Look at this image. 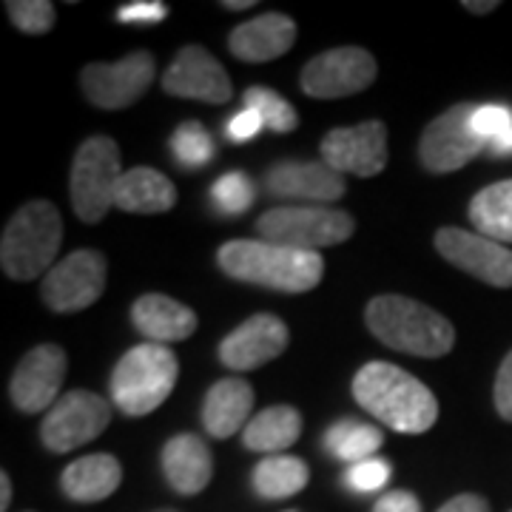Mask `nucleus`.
Here are the masks:
<instances>
[{
	"instance_id": "nucleus-1",
	"label": "nucleus",
	"mask_w": 512,
	"mask_h": 512,
	"mask_svg": "<svg viewBox=\"0 0 512 512\" xmlns=\"http://www.w3.org/2000/svg\"><path fill=\"white\" fill-rule=\"evenodd\" d=\"M353 399L396 433L419 436L439 419L430 387L390 362H370L353 376Z\"/></svg>"
},
{
	"instance_id": "nucleus-2",
	"label": "nucleus",
	"mask_w": 512,
	"mask_h": 512,
	"mask_svg": "<svg viewBox=\"0 0 512 512\" xmlns=\"http://www.w3.org/2000/svg\"><path fill=\"white\" fill-rule=\"evenodd\" d=\"M217 262L231 279L282 293L313 291L325 274L322 254L276 245L268 239H231L220 248Z\"/></svg>"
},
{
	"instance_id": "nucleus-3",
	"label": "nucleus",
	"mask_w": 512,
	"mask_h": 512,
	"mask_svg": "<svg viewBox=\"0 0 512 512\" xmlns=\"http://www.w3.org/2000/svg\"><path fill=\"white\" fill-rule=\"evenodd\" d=\"M365 322L367 330L387 348L421 359L447 356L456 345V330L450 319L399 293H384L370 299L365 308Z\"/></svg>"
},
{
	"instance_id": "nucleus-4",
	"label": "nucleus",
	"mask_w": 512,
	"mask_h": 512,
	"mask_svg": "<svg viewBox=\"0 0 512 512\" xmlns=\"http://www.w3.org/2000/svg\"><path fill=\"white\" fill-rule=\"evenodd\" d=\"M60 242H63V220L55 205L49 200L26 202L3 228L0 268L15 282L46 276L57 265Z\"/></svg>"
},
{
	"instance_id": "nucleus-5",
	"label": "nucleus",
	"mask_w": 512,
	"mask_h": 512,
	"mask_svg": "<svg viewBox=\"0 0 512 512\" xmlns=\"http://www.w3.org/2000/svg\"><path fill=\"white\" fill-rule=\"evenodd\" d=\"M177 356L165 345H137L117 362L111 373V402L131 419L154 413L177 384Z\"/></svg>"
},
{
	"instance_id": "nucleus-6",
	"label": "nucleus",
	"mask_w": 512,
	"mask_h": 512,
	"mask_svg": "<svg viewBox=\"0 0 512 512\" xmlns=\"http://www.w3.org/2000/svg\"><path fill=\"white\" fill-rule=\"evenodd\" d=\"M256 231L262 234V239L276 245L319 254V248L342 245L345 239L353 237L356 220L348 211L330 205H285L265 211L256 220Z\"/></svg>"
},
{
	"instance_id": "nucleus-7",
	"label": "nucleus",
	"mask_w": 512,
	"mask_h": 512,
	"mask_svg": "<svg viewBox=\"0 0 512 512\" xmlns=\"http://www.w3.org/2000/svg\"><path fill=\"white\" fill-rule=\"evenodd\" d=\"M123 177L120 148L111 137L83 140L72 163V208L77 220L97 225L114 208V194Z\"/></svg>"
},
{
	"instance_id": "nucleus-8",
	"label": "nucleus",
	"mask_w": 512,
	"mask_h": 512,
	"mask_svg": "<svg viewBox=\"0 0 512 512\" xmlns=\"http://www.w3.org/2000/svg\"><path fill=\"white\" fill-rule=\"evenodd\" d=\"M473 103H456L424 128L419 140V160L433 174H453L476 160L490 143L473 131Z\"/></svg>"
},
{
	"instance_id": "nucleus-9",
	"label": "nucleus",
	"mask_w": 512,
	"mask_h": 512,
	"mask_svg": "<svg viewBox=\"0 0 512 512\" xmlns=\"http://www.w3.org/2000/svg\"><path fill=\"white\" fill-rule=\"evenodd\" d=\"M111 421V404L92 390H72L60 396L40 424V441L52 453H72L94 441Z\"/></svg>"
},
{
	"instance_id": "nucleus-10",
	"label": "nucleus",
	"mask_w": 512,
	"mask_h": 512,
	"mask_svg": "<svg viewBox=\"0 0 512 512\" xmlns=\"http://www.w3.org/2000/svg\"><path fill=\"white\" fill-rule=\"evenodd\" d=\"M157 74V60L151 52H131L117 63H89L80 74L83 94L103 111L134 106L148 92Z\"/></svg>"
},
{
	"instance_id": "nucleus-11",
	"label": "nucleus",
	"mask_w": 512,
	"mask_h": 512,
	"mask_svg": "<svg viewBox=\"0 0 512 512\" xmlns=\"http://www.w3.org/2000/svg\"><path fill=\"white\" fill-rule=\"evenodd\" d=\"M106 291V256L92 248H80L60 259L43 276L40 296L55 313H77L94 305Z\"/></svg>"
},
{
	"instance_id": "nucleus-12",
	"label": "nucleus",
	"mask_w": 512,
	"mask_h": 512,
	"mask_svg": "<svg viewBox=\"0 0 512 512\" xmlns=\"http://www.w3.org/2000/svg\"><path fill=\"white\" fill-rule=\"evenodd\" d=\"M379 74L376 57L362 46H342L322 52L302 69V92L316 100H336L359 94L373 86Z\"/></svg>"
},
{
	"instance_id": "nucleus-13",
	"label": "nucleus",
	"mask_w": 512,
	"mask_h": 512,
	"mask_svg": "<svg viewBox=\"0 0 512 512\" xmlns=\"http://www.w3.org/2000/svg\"><path fill=\"white\" fill-rule=\"evenodd\" d=\"M436 251L464 274L493 288H512V251L495 239L464 228H441L436 231Z\"/></svg>"
},
{
	"instance_id": "nucleus-14",
	"label": "nucleus",
	"mask_w": 512,
	"mask_h": 512,
	"mask_svg": "<svg viewBox=\"0 0 512 512\" xmlns=\"http://www.w3.org/2000/svg\"><path fill=\"white\" fill-rule=\"evenodd\" d=\"M322 163L342 177L382 174L387 165V126L382 120H367L362 126L333 128L322 137Z\"/></svg>"
},
{
	"instance_id": "nucleus-15",
	"label": "nucleus",
	"mask_w": 512,
	"mask_h": 512,
	"mask_svg": "<svg viewBox=\"0 0 512 512\" xmlns=\"http://www.w3.org/2000/svg\"><path fill=\"white\" fill-rule=\"evenodd\" d=\"M66 379V353L57 345H37L32 348L9 382V396L20 413H43L52 410L60 399V387Z\"/></svg>"
},
{
	"instance_id": "nucleus-16",
	"label": "nucleus",
	"mask_w": 512,
	"mask_h": 512,
	"mask_svg": "<svg viewBox=\"0 0 512 512\" xmlns=\"http://www.w3.org/2000/svg\"><path fill=\"white\" fill-rule=\"evenodd\" d=\"M288 345H291L288 325L274 313H256L222 339L217 353L228 370L245 373V370L274 362L276 356L285 353Z\"/></svg>"
},
{
	"instance_id": "nucleus-17",
	"label": "nucleus",
	"mask_w": 512,
	"mask_h": 512,
	"mask_svg": "<svg viewBox=\"0 0 512 512\" xmlns=\"http://www.w3.org/2000/svg\"><path fill=\"white\" fill-rule=\"evenodd\" d=\"M163 89L171 97L202 100L222 106L234 97L231 77L222 69V63L202 46H185L174 63L163 74Z\"/></svg>"
},
{
	"instance_id": "nucleus-18",
	"label": "nucleus",
	"mask_w": 512,
	"mask_h": 512,
	"mask_svg": "<svg viewBox=\"0 0 512 512\" xmlns=\"http://www.w3.org/2000/svg\"><path fill=\"white\" fill-rule=\"evenodd\" d=\"M265 188L271 197H279V200L328 205L345 197V177L333 171L328 163L285 160L265 174Z\"/></svg>"
},
{
	"instance_id": "nucleus-19",
	"label": "nucleus",
	"mask_w": 512,
	"mask_h": 512,
	"mask_svg": "<svg viewBox=\"0 0 512 512\" xmlns=\"http://www.w3.org/2000/svg\"><path fill=\"white\" fill-rule=\"evenodd\" d=\"M296 43V23L282 12H265L259 18L239 23L228 37L231 55L245 63H271Z\"/></svg>"
},
{
	"instance_id": "nucleus-20",
	"label": "nucleus",
	"mask_w": 512,
	"mask_h": 512,
	"mask_svg": "<svg viewBox=\"0 0 512 512\" xmlns=\"http://www.w3.org/2000/svg\"><path fill=\"white\" fill-rule=\"evenodd\" d=\"M131 325L154 345L183 342L197 330V313L188 305L165 296V293H146L131 305Z\"/></svg>"
},
{
	"instance_id": "nucleus-21",
	"label": "nucleus",
	"mask_w": 512,
	"mask_h": 512,
	"mask_svg": "<svg viewBox=\"0 0 512 512\" xmlns=\"http://www.w3.org/2000/svg\"><path fill=\"white\" fill-rule=\"evenodd\" d=\"M163 473L174 493L200 495L214 476V458L208 444L194 433L168 439L163 447Z\"/></svg>"
},
{
	"instance_id": "nucleus-22",
	"label": "nucleus",
	"mask_w": 512,
	"mask_h": 512,
	"mask_svg": "<svg viewBox=\"0 0 512 512\" xmlns=\"http://www.w3.org/2000/svg\"><path fill=\"white\" fill-rule=\"evenodd\" d=\"M251 407H254V387L239 376H228L205 393L202 424L208 436L231 439L242 424L251 421Z\"/></svg>"
},
{
	"instance_id": "nucleus-23",
	"label": "nucleus",
	"mask_w": 512,
	"mask_h": 512,
	"mask_svg": "<svg viewBox=\"0 0 512 512\" xmlns=\"http://www.w3.org/2000/svg\"><path fill=\"white\" fill-rule=\"evenodd\" d=\"M120 481H123L120 461L109 453H92V456L77 458L63 470L60 490L72 501L94 504V501H103L117 493Z\"/></svg>"
},
{
	"instance_id": "nucleus-24",
	"label": "nucleus",
	"mask_w": 512,
	"mask_h": 512,
	"mask_svg": "<svg viewBox=\"0 0 512 512\" xmlns=\"http://www.w3.org/2000/svg\"><path fill=\"white\" fill-rule=\"evenodd\" d=\"M174 205H177V188L165 174L146 165L123 171L114 194V208L128 214H163Z\"/></svg>"
},
{
	"instance_id": "nucleus-25",
	"label": "nucleus",
	"mask_w": 512,
	"mask_h": 512,
	"mask_svg": "<svg viewBox=\"0 0 512 512\" xmlns=\"http://www.w3.org/2000/svg\"><path fill=\"white\" fill-rule=\"evenodd\" d=\"M299 436H302V416L291 404L265 407L242 430V441L248 450L271 453V456H282L291 444L299 441Z\"/></svg>"
},
{
	"instance_id": "nucleus-26",
	"label": "nucleus",
	"mask_w": 512,
	"mask_h": 512,
	"mask_svg": "<svg viewBox=\"0 0 512 512\" xmlns=\"http://www.w3.org/2000/svg\"><path fill=\"white\" fill-rule=\"evenodd\" d=\"M254 490L259 498L265 501H282V498H291L299 490L308 487L311 481V470L302 458L296 456H268L262 458L254 467Z\"/></svg>"
},
{
	"instance_id": "nucleus-27",
	"label": "nucleus",
	"mask_w": 512,
	"mask_h": 512,
	"mask_svg": "<svg viewBox=\"0 0 512 512\" xmlns=\"http://www.w3.org/2000/svg\"><path fill=\"white\" fill-rule=\"evenodd\" d=\"M470 222L481 237L512 242V180L481 188L470 202Z\"/></svg>"
},
{
	"instance_id": "nucleus-28",
	"label": "nucleus",
	"mask_w": 512,
	"mask_h": 512,
	"mask_svg": "<svg viewBox=\"0 0 512 512\" xmlns=\"http://www.w3.org/2000/svg\"><path fill=\"white\" fill-rule=\"evenodd\" d=\"M382 430L376 424H362V421H339L325 433V447L339 461L359 464L367 458L376 456V450L382 447Z\"/></svg>"
},
{
	"instance_id": "nucleus-29",
	"label": "nucleus",
	"mask_w": 512,
	"mask_h": 512,
	"mask_svg": "<svg viewBox=\"0 0 512 512\" xmlns=\"http://www.w3.org/2000/svg\"><path fill=\"white\" fill-rule=\"evenodd\" d=\"M245 109L256 111L262 117L265 128H271L276 134H291L299 126V114L293 109L291 103L276 94L274 89H265V86H251L245 92Z\"/></svg>"
},
{
	"instance_id": "nucleus-30",
	"label": "nucleus",
	"mask_w": 512,
	"mask_h": 512,
	"mask_svg": "<svg viewBox=\"0 0 512 512\" xmlns=\"http://www.w3.org/2000/svg\"><path fill=\"white\" fill-rule=\"evenodd\" d=\"M171 154L183 168H202L217 157V146H214V137L205 131V126L191 120V123H183L174 131Z\"/></svg>"
},
{
	"instance_id": "nucleus-31",
	"label": "nucleus",
	"mask_w": 512,
	"mask_h": 512,
	"mask_svg": "<svg viewBox=\"0 0 512 512\" xmlns=\"http://www.w3.org/2000/svg\"><path fill=\"white\" fill-rule=\"evenodd\" d=\"M211 197H214V205L220 208L225 217L242 214V211H248L254 205V180L248 174H242V171H228V174H222L220 180L214 183Z\"/></svg>"
},
{
	"instance_id": "nucleus-32",
	"label": "nucleus",
	"mask_w": 512,
	"mask_h": 512,
	"mask_svg": "<svg viewBox=\"0 0 512 512\" xmlns=\"http://www.w3.org/2000/svg\"><path fill=\"white\" fill-rule=\"evenodd\" d=\"M9 20L23 35H46L55 26V3L49 0H9L6 3Z\"/></svg>"
},
{
	"instance_id": "nucleus-33",
	"label": "nucleus",
	"mask_w": 512,
	"mask_h": 512,
	"mask_svg": "<svg viewBox=\"0 0 512 512\" xmlns=\"http://www.w3.org/2000/svg\"><path fill=\"white\" fill-rule=\"evenodd\" d=\"M348 487H353L356 493H376L382 490L384 484L390 481V464L384 458H367V461H359L348 470Z\"/></svg>"
},
{
	"instance_id": "nucleus-34",
	"label": "nucleus",
	"mask_w": 512,
	"mask_h": 512,
	"mask_svg": "<svg viewBox=\"0 0 512 512\" xmlns=\"http://www.w3.org/2000/svg\"><path fill=\"white\" fill-rule=\"evenodd\" d=\"M512 128V111L507 106H476L473 111V131H476L481 140L493 143L501 134H507Z\"/></svg>"
},
{
	"instance_id": "nucleus-35",
	"label": "nucleus",
	"mask_w": 512,
	"mask_h": 512,
	"mask_svg": "<svg viewBox=\"0 0 512 512\" xmlns=\"http://www.w3.org/2000/svg\"><path fill=\"white\" fill-rule=\"evenodd\" d=\"M495 410L504 421H512V350L504 356V362L498 367V376H495Z\"/></svg>"
},
{
	"instance_id": "nucleus-36",
	"label": "nucleus",
	"mask_w": 512,
	"mask_h": 512,
	"mask_svg": "<svg viewBox=\"0 0 512 512\" xmlns=\"http://www.w3.org/2000/svg\"><path fill=\"white\" fill-rule=\"evenodd\" d=\"M168 15V6L157 3V0H137V3H126L120 6L117 20L123 23H160Z\"/></svg>"
},
{
	"instance_id": "nucleus-37",
	"label": "nucleus",
	"mask_w": 512,
	"mask_h": 512,
	"mask_svg": "<svg viewBox=\"0 0 512 512\" xmlns=\"http://www.w3.org/2000/svg\"><path fill=\"white\" fill-rule=\"evenodd\" d=\"M265 128L262 123V117L251 109H242L239 114L231 117V123H228V137L234 140V143H245V140H254L256 134Z\"/></svg>"
},
{
	"instance_id": "nucleus-38",
	"label": "nucleus",
	"mask_w": 512,
	"mask_h": 512,
	"mask_svg": "<svg viewBox=\"0 0 512 512\" xmlns=\"http://www.w3.org/2000/svg\"><path fill=\"white\" fill-rule=\"evenodd\" d=\"M373 512H421V501L407 490H393V493H384Z\"/></svg>"
},
{
	"instance_id": "nucleus-39",
	"label": "nucleus",
	"mask_w": 512,
	"mask_h": 512,
	"mask_svg": "<svg viewBox=\"0 0 512 512\" xmlns=\"http://www.w3.org/2000/svg\"><path fill=\"white\" fill-rule=\"evenodd\" d=\"M439 512H490V501L476 493H461L441 504Z\"/></svg>"
},
{
	"instance_id": "nucleus-40",
	"label": "nucleus",
	"mask_w": 512,
	"mask_h": 512,
	"mask_svg": "<svg viewBox=\"0 0 512 512\" xmlns=\"http://www.w3.org/2000/svg\"><path fill=\"white\" fill-rule=\"evenodd\" d=\"M487 151H490V154H495V157H510L512 154V128L507 131V134H501L498 140H493Z\"/></svg>"
},
{
	"instance_id": "nucleus-41",
	"label": "nucleus",
	"mask_w": 512,
	"mask_h": 512,
	"mask_svg": "<svg viewBox=\"0 0 512 512\" xmlns=\"http://www.w3.org/2000/svg\"><path fill=\"white\" fill-rule=\"evenodd\" d=\"M9 504H12V478L0 473V512L9 510Z\"/></svg>"
},
{
	"instance_id": "nucleus-42",
	"label": "nucleus",
	"mask_w": 512,
	"mask_h": 512,
	"mask_svg": "<svg viewBox=\"0 0 512 512\" xmlns=\"http://www.w3.org/2000/svg\"><path fill=\"white\" fill-rule=\"evenodd\" d=\"M495 6H498L495 0H490V3H473V0L464 3V9H467V12H476V15H487V12H493Z\"/></svg>"
},
{
	"instance_id": "nucleus-43",
	"label": "nucleus",
	"mask_w": 512,
	"mask_h": 512,
	"mask_svg": "<svg viewBox=\"0 0 512 512\" xmlns=\"http://www.w3.org/2000/svg\"><path fill=\"white\" fill-rule=\"evenodd\" d=\"M254 6V0H225L222 3V9H234V12H239V9H251Z\"/></svg>"
},
{
	"instance_id": "nucleus-44",
	"label": "nucleus",
	"mask_w": 512,
	"mask_h": 512,
	"mask_svg": "<svg viewBox=\"0 0 512 512\" xmlns=\"http://www.w3.org/2000/svg\"><path fill=\"white\" fill-rule=\"evenodd\" d=\"M285 512H299V510H285Z\"/></svg>"
},
{
	"instance_id": "nucleus-45",
	"label": "nucleus",
	"mask_w": 512,
	"mask_h": 512,
	"mask_svg": "<svg viewBox=\"0 0 512 512\" xmlns=\"http://www.w3.org/2000/svg\"><path fill=\"white\" fill-rule=\"evenodd\" d=\"M160 512H174V510H160Z\"/></svg>"
}]
</instances>
